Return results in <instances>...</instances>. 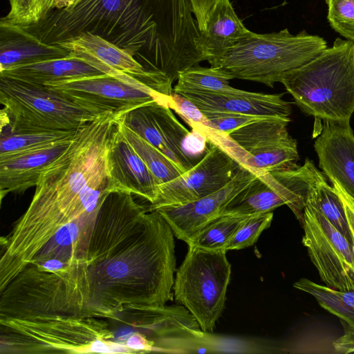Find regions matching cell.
Instances as JSON below:
<instances>
[{"instance_id":"1","label":"cell","mask_w":354,"mask_h":354,"mask_svg":"<svg viewBox=\"0 0 354 354\" xmlns=\"http://www.w3.org/2000/svg\"><path fill=\"white\" fill-rule=\"evenodd\" d=\"M120 115L99 114L44 169L28 209L2 243L1 262L8 270L21 272L61 227L111 192L107 154Z\"/></svg>"},{"instance_id":"2","label":"cell","mask_w":354,"mask_h":354,"mask_svg":"<svg viewBox=\"0 0 354 354\" xmlns=\"http://www.w3.org/2000/svg\"><path fill=\"white\" fill-rule=\"evenodd\" d=\"M176 270L173 231L156 210L103 260L88 266L91 306L97 318L171 300Z\"/></svg>"},{"instance_id":"3","label":"cell","mask_w":354,"mask_h":354,"mask_svg":"<svg viewBox=\"0 0 354 354\" xmlns=\"http://www.w3.org/2000/svg\"><path fill=\"white\" fill-rule=\"evenodd\" d=\"M1 318L41 315L96 317L86 263L55 270L30 263L0 292Z\"/></svg>"},{"instance_id":"4","label":"cell","mask_w":354,"mask_h":354,"mask_svg":"<svg viewBox=\"0 0 354 354\" xmlns=\"http://www.w3.org/2000/svg\"><path fill=\"white\" fill-rule=\"evenodd\" d=\"M305 113L319 120H350L354 113V41L333 45L281 82Z\"/></svg>"},{"instance_id":"5","label":"cell","mask_w":354,"mask_h":354,"mask_svg":"<svg viewBox=\"0 0 354 354\" xmlns=\"http://www.w3.org/2000/svg\"><path fill=\"white\" fill-rule=\"evenodd\" d=\"M1 353H131L97 317L41 315L1 318Z\"/></svg>"},{"instance_id":"6","label":"cell","mask_w":354,"mask_h":354,"mask_svg":"<svg viewBox=\"0 0 354 354\" xmlns=\"http://www.w3.org/2000/svg\"><path fill=\"white\" fill-rule=\"evenodd\" d=\"M328 48L324 38L305 30L292 35L287 28L271 33L252 32L218 57L209 61L232 79L273 87L287 73L319 55Z\"/></svg>"},{"instance_id":"7","label":"cell","mask_w":354,"mask_h":354,"mask_svg":"<svg viewBox=\"0 0 354 354\" xmlns=\"http://www.w3.org/2000/svg\"><path fill=\"white\" fill-rule=\"evenodd\" d=\"M1 131H77L99 113L44 86L0 76Z\"/></svg>"},{"instance_id":"8","label":"cell","mask_w":354,"mask_h":354,"mask_svg":"<svg viewBox=\"0 0 354 354\" xmlns=\"http://www.w3.org/2000/svg\"><path fill=\"white\" fill-rule=\"evenodd\" d=\"M226 252L189 245L176 270L175 301L190 313L205 332L214 330L225 307L231 276Z\"/></svg>"},{"instance_id":"9","label":"cell","mask_w":354,"mask_h":354,"mask_svg":"<svg viewBox=\"0 0 354 354\" xmlns=\"http://www.w3.org/2000/svg\"><path fill=\"white\" fill-rule=\"evenodd\" d=\"M290 119L263 118L229 133L199 126L209 141L224 149L241 165L260 174L297 169L299 156L295 139L288 133Z\"/></svg>"},{"instance_id":"10","label":"cell","mask_w":354,"mask_h":354,"mask_svg":"<svg viewBox=\"0 0 354 354\" xmlns=\"http://www.w3.org/2000/svg\"><path fill=\"white\" fill-rule=\"evenodd\" d=\"M322 176L308 158L295 169L260 174L227 204L221 216H251L286 205L302 225L310 191Z\"/></svg>"},{"instance_id":"11","label":"cell","mask_w":354,"mask_h":354,"mask_svg":"<svg viewBox=\"0 0 354 354\" xmlns=\"http://www.w3.org/2000/svg\"><path fill=\"white\" fill-rule=\"evenodd\" d=\"M44 86L100 114L119 115L153 102L169 106L167 96L142 80L116 71L98 75L50 82Z\"/></svg>"},{"instance_id":"12","label":"cell","mask_w":354,"mask_h":354,"mask_svg":"<svg viewBox=\"0 0 354 354\" xmlns=\"http://www.w3.org/2000/svg\"><path fill=\"white\" fill-rule=\"evenodd\" d=\"M124 124L171 160L183 172L192 168L209 147L205 134L189 131L176 118L169 106L146 104L120 115Z\"/></svg>"},{"instance_id":"13","label":"cell","mask_w":354,"mask_h":354,"mask_svg":"<svg viewBox=\"0 0 354 354\" xmlns=\"http://www.w3.org/2000/svg\"><path fill=\"white\" fill-rule=\"evenodd\" d=\"M302 227V243L326 286L354 290V246L308 203Z\"/></svg>"},{"instance_id":"14","label":"cell","mask_w":354,"mask_h":354,"mask_svg":"<svg viewBox=\"0 0 354 354\" xmlns=\"http://www.w3.org/2000/svg\"><path fill=\"white\" fill-rule=\"evenodd\" d=\"M201 160L178 177L159 186L149 211L191 203L208 196L229 183L242 168L224 149L209 141Z\"/></svg>"},{"instance_id":"15","label":"cell","mask_w":354,"mask_h":354,"mask_svg":"<svg viewBox=\"0 0 354 354\" xmlns=\"http://www.w3.org/2000/svg\"><path fill=\"white\" fill-rule=\"evenodd\" d=\"M147 212L131 193L111 192L101 203L91 234L87 266L105 259L133 232Z\"/></svg>"},{"instance_id":"16","label":"cell","mask_w":354,"mask_h":354,"mask_svg":"<svg viewBox=\"0 0 354 354\" xmlns=\"http://www.w3.org/2000/svg\"><path fill=\"white\" fill-rule=\"evenodd\" d=\"M259 174L243 166L225 186L191 203L156 209L171 227L174 236L187 245L210 222L221 216L227 204Z\"/></svg>"},{"instance_id":"17","label":"cell","mask_w":354,"mask_h":354,"mask_svg":"<svg viewBox=\"0 0 354 354\" xmlns=\"http://www.w3.org/2000/svg\"><path fill=\"white\" fill-rule=\"evenodd\" d=\"M58 45L104 73L109 69L116 71L142 80L167 96L173 92L165 75L147 70L129 51L97 35L84 32Z\"/></svg>"},{"instance_id":"18","label":"cell","mask_w":354,"mask_h":354,"mask_svg":"<svg viewBox=\"0 0 354 354\" xmlns=\"http://www.w3.org/2000/svg\"><path fill=\"white\" fill-rule=\"evenodd\" d=\"M107 171L111 192L136 194L151 204L156 201L160 184L126 140L117 123L107 154Z\"/></svg>"},{"instance_id":"19","label":"cell","mask_w":354,"mask_h":354,"mask_svg":"<svg viewBox=\"0 0 354 354\" xmlns=\"http://www.w3.org/2000/svg\"><path fill=\"white\" fill-rule=\"evenodd\" d=\"M204 114L224 113L290 119L291 107L283 94H265L232 88L223 92L181 94Z\"/></svg>"},{"instance_id":"20","label":"cell","mask_w":354,"mask_h":354,"mask_svg":"<svg viewBox=\"0 0 354 354\" xmlns=\"http://www.w3.org/2000/svg\"><path fill=\"white\" fill-rule=\"evenodd\" d=\"M314 147L323 173L354 197V133L350 120H323Z\"/></svg>"},{"instance_id":"21","label":"cell","mask_w":354,"mask_h":354,"mask_svg":"<svg viewBox=\"0 0 354 354\" xmlns=\"http://www.w3.org/2000/svg\"><path fill=\"white\" fill-rule=\"evenodd\" d=\"M252 32L243 25L230 0H218L207 15L205 30L201 32L197 48L204 61L209 62Z\"/></svg>"},{"instance_id":"22","label":"cell","mask_w":354,"mask_h":354,"mask_svg":"<svg viewBox=\"0 0 354 354\" xmlns=\"http://www.w3.org/2000/svg\"><path fill=\"white\" fill-rule=\"evenodd\" d=\"M71 140L0 161L1 200L9 193L36 187L44 169L67 148Z\"/></svg>"},{"instance_id":"23","label":"cell","mask_w":354,"mask_h":354,"mask_svg":"<svg viewBox=\"0 0 354 354\" xmlns=\"http://www.w3.org/2000/svg\"><path fill=\"white\" fill-rule=\"evenodd\" d=\"M104 73L71 53L62 58L15 66L0 71L1 77L38 85Z\"/></svg>"},{"instance_id":"24","label":"cell","mask_w":354,"mask_h":354,"mask_svg":"<svg viewBox=\"0 0 354 354\" xmlns=\"http://www.w3.org/2000/svg\"><path fill=\"white\" fill-rule=\"evenodd\" d=\"M0 71L32 62L62 58L70 52L59 45H50L26 32L24 28L1 26Z\"/></svg>"},{"instance_id":"25","label":"cell","mask_w":354,"mask_h":354,"mask_svg":"<svg viewBox=\"0 0 354 354\" xmlns=\"http://www.w3.org/2000/svg\"><path fill=\"white\" fill-rule=\"evenodd\" d=\"M76 131H38L11 132L1 131L0 161L71 140Z\"/></svg>"},{"instance_id":"26","label":"cell","mask_w":354,"mask_h":354,"mask_svg":"<svg viewBox=\"0 0 354 354\" xmlns=\"http://www.w3.org/2000/svg\"><path fill=\"white\" fill-rule=\"evenodd\" d=\"M293 286L313 295L319 306L354 330V290H339L302 278Z\"/></svg>"},{"instance_id":"27","label":"cell","mask_w":354,"mask_h":354,"mask_svg":"<svg viewBox=\"0 0 354 354\" xmlns=\"http://www.w3.org/2000/svg\"><path fill=\"white\" fill-rule=\"evenodd\" d=\"M117 124L126 140L147 166L160 185L169 183L183 174L171 160L127 127L120 115Z\"/></svg>"},{"instance_id":"28","label":"cell","mask_w":354,"mask_h":354,"mask_svg":"<svg viewBox=\"0 0 354 354\" xmlns=\"http://www.w3.org/2000/svg\"><path fill=\"white\" fill-rule=\"evenodd\" d=\"M307 203L321 212L353 245L344 204L334 187L328 184L324 175L311 188Z\"/></svg>"},{"instance_id":"29","label":"cell","mask_w":354,"mask_h":354,"mask_svg":"<svg viewBox=\"0 0 354 354\" xmlns=\"http://www.w3.org/2000/svg\"><path fill=\"white\" fill-rule=\"evenodd\" d=\"M230 80L231 77L218 68L196 65L179 73L173 91L179 94L226 91L232 88Z\"/></svg>"},{"instance_id":"30","label":"cell","mask_w":354,"mask_h":354,"mask_svg":"<svg viewBox=\"0 0 354 354\" xmlns=\"http://www.w3.org/2000/svg\"><path fill=\"white\" fill-rule=\"evenodd\" d=\"M245 218L221 216L207 224L189 245L205 250H225L227 243Z\"/></svg>"},{"instance_id":"31","label":"cell","mask_w":354,"mask_h":354,"mask_svg":"<svg viewBox=\"0 0 354 354\" xmlns=\"http://www.w3.org/2000/svg\"><path fill=\"white\" fill-rule=\"evenodd\" d=\"M272 218V212L246 217L227 243L225 250H237L254 245L261 233L269 227Z\"/></svg>"},{"instance_id":"32","label":"cell","mask_w":354,"mask_h":354,"mask_svg":"<svg viewBox=\"0 0 354 354\" xmlns=\"http://www.w3.org/2000/svg\"><path fill=\"white\" fill-rule=\"evenodd\" d=\"M10 10L1 26L24 28L37 23L48 8L46 0H9Z\"/></svg>"},{"instance_id":"33","label":"cell","mask_w":354,"mask_h":354,"mask_svg":"<svg viewBox=\"0 0 354 354\" xmlns=\"http://www.w3.org/2000/svg\"><path fill=\"white\" fill-rule=\"evenodd\" d=\"M327 19L331 28L340 35L354 41V0H325Z\"/></svg>"},{"instance_id":"34","label":"cell","mask_w":354,"mask_h":354,"mask_svg":"<svg viewBox=\"0 0 354 354\" xmlns=\"http://www.w3.org/2000/svg\"><path fill=\"white\" fill-rule=\"evenodd\" d=\"M204 115L206 116L207 120L201 126L222 133H229L252 122L266 118L249 115L224 113Z\"/></svg>"},{"instance_id":"35","label":"cell","mask_w":354,"mask_h":354,"mask_svg":"<svg viewBox=\"0 0 354 354\" xmlns=\"http://www.w3.org/2000/svg\"><path fill=\"white\" fill-rule=\"evenodd\" d=\"M169 108L174 110L192 129L203 125L207 120L206 116L192 102L174 91Z\"/></svg>"},{"instance_id":"36","label":"cell","mask_w":354,"mask_h":354,"mask_svg":"<svg viewBox=\"0 0 354 354\" xmlns=\"http://www.w3.org/2000/svg\"><path fill=\"white\" fill-rule=\"evenodd\" d=\"M344 207L354 246V197L349 194L337 181L330 180Z\"/></svg>"},{"instance_id":"37","label":"cell","mask_w":354,"mask_h":354,"mask_svg":"<svg viewBox=\"0 0 354 354\" xmlns=\"http://www.w3.org/2000/svg\"><path fill=\"white\" fill-rule=\"evenodd\" d=\"M218 0H190L193 13L201 32L205 30L207 17Z\"/></svg>"},{"instance_id":"38","label":"cell","mask_w":354,"mask_h":354,"mask_svg":"<svg viewBox=\"0 0 354 354\" xmlns=\"http://www.w3.org/2000/svg\"><path fill=\"white\" fill-rule=\"evenodd\" d=\"M344 327V333L335 339L333 346L340 353H354V330L350 328L343 321H341Z\"/></svg>"},{"instance_id":"39","label":"cell","mask_w":354,"mask_h":354,"mask_svg":"<svg viewBox=\"0 0 354 354\" xmlns=\"http://www.w3.org/2000/svg\"><path fill=\"white\" fill-rule=\"evenodd\" d=\"M81 0H52V5L57 8H73Z\"/></svg>"}]
</instances>
